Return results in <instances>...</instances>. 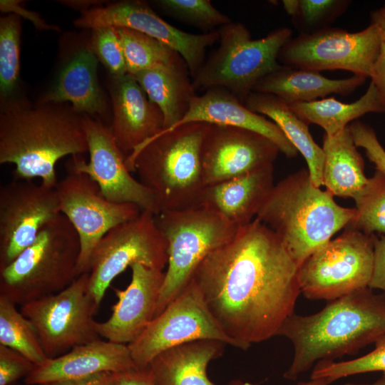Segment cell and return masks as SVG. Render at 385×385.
<instances>
[{
  "label": "cell",
  "instance_id": "cell-34",
  "mask_svg": "<svg viewBox=\"0 0 385 385\" xmlns=\"http://www.w3.org/2000/svg\"><path fill=\"white\" fill-rule=\"evenodd\" d=\"M354 200L357 215L350 229L369 235L385 233V174L376 170Z\"/></svg>",
  "mask_w": 385,
  "mask_h": 385
},
{
  "label": "cell",
  "instance_id": "cell-37",
  "mask_svg": "<svg viewBox=\"0 0 385 385\" xmlns=\"http://www.w3.org/2000/svg\"><path fill=\"white\" fill-rule=\"evenodd\" d=\"M349 0H298L292 21L299 34H310L330 26L349 8Z\"/></svg>",
  "mask_w": 385,
  "mask_h": 385
},
{
  "label": "cell",
  "instance_id": "cell-36",
  "mask_svg": "<svg viewBox=\"0 0 385 385\" xmlns=\"http://www.w3.org/2000/svg\"><path fill=\"white\" fill-rule=\"evenodd\" d=\"M165 13L183 23L209 33L232 21L210 0H158L155 1Z\"/></svg>",
  "mask_w": 385,
  "mask_h": 385
},
{
  "label": "cell",
  "instance_id": "cell-35",
  "mask_svg": "<svg viewBox=\"0 0 385 385\" xmlns=\"http://www.w3.org/2000/svg\"><path fill=\"white\" fill-rule=\"evenodd\" d=\"M373 371L385 374V336L375 342V348L369 353L348 361H320L313 367L310 379H319L328 384L356 375Z\"/></svg>",
  "mask_w": 385,
  "mask_h": 385
},
{
  "label": "cell",
  "instance_id": "cell-42",
  "mask_svg": "<svg viewBox=\"0 0 385 385\" xmlns=\"http://www.w3.org/2000/svg\"><path fill=\"white\" fill-rule=\"evenodd\" d=\"M374 270L369 287L379 289L385 293V236L374 237Z\"/></svg>",
  "mask_w": 385,
  "mask_h": 385
},
{
  "label": "cell",
  "instance_id": "cell-21",
  "mask_svg": "<svg viewBox=\"0 0 385 385\" xmlns=\"http://www.w3.org/2000/svg\"><path fill=\"white\" fill-rule=\"evenodd\" d=\"M138 369L128 345L101 339L76 346L55 358H48L24 379L26 385L76 379L98 373H123Z\"/></svg>",
  "mask_w": 385,
  "mask_h": 385
},
{
  "label": "cell",
  "instance_id": "cell-23",
  "mask_svg": "<svg viewBox=\"0 0 385 385\" xmlns=\"http://www.w3.org/2000/svg\"><path fill=\"white\" fill-rule=\"evenodd\" d=\"M274 185L273 165L203 189L197 206L240 227L256 217Z\"/></svg>",
  "mask_w": 385,
  "mask_h": 385
},
{
  "label": "cell",
  "instance_id": "cell-41",
  "mask_svg": "<svg viewBox=\"0 0 385 385\" xmlns=\"http://www.w3.org/2000/svg\"><path fill=\"white\" fill-rule=\"evenodd\" d=\"M370 24L376 26L380 37L379 54L374 66L371 81L376 87L385 105V6L371 12Z\"/></svg>",
  "mask_w": 385,
  "mask_h": 385
},
{
  "label": "cell",
  "instance_id": "cell-11",
  "mask_svg": "<svg viewBox=\"0 0 385 385\" xmlns=\"http://www.w3.org/2000/svg\"><path fill=\"white\" fill-rule=\"evenodd\" d=\"M99 305L88 290V273L64 289L21 306L36 329L48 358L101 339L93 319Z\"/></svg>",
  "mask_w": 385,
  "mask_h": 385
},
{
  "label": "cell",
  "instance_id": "cell-13",
  "mask_svg": "<svg viewBox=\"0 0 385 385\" xmlns=\"http://www.w3.org/2000/svg\"><path fill=\"white\" fill-rule=\"evenodd\" d=\"M200 339L217 340L237 348L235 342L219 326L199 288L191 279L180 294L128 346L137 369H146L162 351Z\"/></svg>",
  "mask_w": 385,
  "mask_h": 385
},
{
  "label": "cell",
  "instance_id": "cell-43",
  "mask_svg": "<svg viewBox=\"0 0 385 385\" xmlns=\"http://www.w3.org/2000/svg\"><path fill=\"white\" fill-rule=\"evenodd\" d=\"M120 374L106 371L80 379L51 382L42 385H117Z\"/></svg>",
  "mask_w": 385,
  "mask_h": 385
},
{
  "label": "cell",
  "instance_id": "cell-25",
  "mask_svg": "<svg viewBox=\"0 0 385 385\" xmlns=\"http://www.w3.org/2000/svg\"><path fill=\"white\" fill-rule=\"evenodd\" d=\"M225 345L217 340L200 339L162 351L148 367L155 385H216L207 369L222 354Z\"/></svg>",
  "mask_w": 385,
  "mask_h": 385
},
{
  "label": "cell",
  "instance_id": "cell-47",
  "mask_svg": "<svg viewBox=\"0 0 385 385\" xmlns=\"http://www.w3.org/2000/svg\"><path fill=\"white\" fill-rule=\"evenodd\" d=\"M295 385H329V384L322 379H310V380L308 381H299Z\"/></svg>",
  "mask_w": 385,
  "mask_h": 385
},
{
  "label": "cell",
  "instance_id": "cell-33",
  "mask_svg": "<svg viewBox=\"0 0 385 385\" xmlns=\"http://www.w3.org/2000/svg\"><path fill=\"white\" fill-rule=\"evenodd\" d=\"M21 21L15 14L0 19V94L4 105L14 101L20 71Z\"/></svg>",
  "mask_w": 385,
  "mask_h": 385
},
{
  "label": "cell",
  "instance_id": "cell-26",
  "mask_svg": "<svg viewBox=\"0 0 385 385\" xmlns=\"http://www.w3.org/2000/svg\"><path fill=\"white\" fill-rule=\"evenodd\" d=\"M366 80V78L357 75L331 79L318 71L280 65L263 77L253 91L274 94L289 105L314 101L331 93L348 96L361 86Z\"/></svg>",
  "mask_w": 385,
  "mask_h": 385
},
{
  "label": "cell",
  "instance_id": "cell-30",
  "mask_svg": "<svg viewBox=\"0 0 385 385\" xmlns=\"http://www.w3.org/2000/svg\"><path fill=\"white\" fill-rule=\"evenodd\" d=\"M289 106L307 125H319L327 135L339 133L349 123L366 113H385V105L371 81L364 95L351 103H344L330 97L311 102L294 103Z\"/></svg>",
  "mask_w": 385,
  "mask_h": 385
},
{
  "label": "cell",
  "instance_id": "cell-48",
  "mask_svg": "<svg viewBox=\"0 0 385 385\" xmlns=\"http://www.w3.org/2000/svg\"><path fill=\"white\" fill-rule=\"evenodd\" d=\"M343 385H385V374H383L381 378L376 380L375 381L372 383H366V384H344Z\"/></svg>",
  "mask_w": 385,
  "mask_h": 385
},
{
  "label": "cell",
  "instance_id": "cell-14",
  "mask_svg": "<svg viewBox=\"0 0 385 385\" xmlns=\"http://www.w3.org/2000/svg\"><path fill=\"white\" fill-rule=\"evenodd\" d=\"M59 209L77 232L81 245L78 277L88 273L91 254L115 226L137 217L142 210L131 203L109 201L88 175L67 169L56 186Z\"/></svg>",
  "mask_w": 385,
  "mask_h": 385
},
{
  "label": "cell",
  "instance_id": "cell-24",
  "mask_svg": "<svg viewBox=\"0 0 385 385\" xmlns=\"http://www.w3.org/2000/svg\"><path fill=\"white\" fill-rule=\"evenodd\" d=\"M98 58L90 46L76 51L64 63L41 103H70L78 113L102 115L107 100L97 76Z\"/></svg>",
  "mask_w": 385,
  "mask_h": 385
},
{
  "label": "cell",
  "instance_id": "cell-1",
  "mask_svg": "<svg viewBox=\"0 0 385 385\" xmlns=\"http://www.w3.org/2000/svg\"><path fill=\"white\" fill-rule=\"evenodd\" d=\"M299 267L276 234L255 218L210 253L192 279L238 349L278 336L301 293Z\"/></svg>",
  "mask_w": 385,
  "mask_h": 385
},
{
  "label": "cell",
  "instance_id": "cell-3",
  "mask_svg": "<svg viewBox=\"0 0 385 385\" xmlns=\"http://www.w3.org/2000/svg\"><path fill=\"white\" fill-rule=\"evenodd\" d=\"M1 107L0 164L15 165L14 178H38L55 188L57 162L88 152L85 114L68 103L40 102L31 106L13 101Z\"/></svg>",
  "mask_w": 385,
  "mask_h": 385
},
{
  "label": "cell",
  "instance_id": "cell-9",
  "mask_svg": "<svg viewBox=\"0 0 385 385\" xmlns=\"http://www.w3.org/2000/svg\"><path fill=\"white\" fill-rule=\"evenodd\" d=\"M374 237L349 229L314 252L298 269L301 293L309 299L329 302L369 287Z\"/></svg>",
  "mask_w": 385,
  "mask_h": 385
},
{
  "label": "cell",
  "instance_id": "cell-39",
  "mask_svg": "<svg viewBox=\"0 0 385 385\" xmlns=\"http://www.w3.org/2000/svg\"><path fill=\"white\" fill-rule=\"evenodd\" d=\"M349 128L356 146L364 148L368 159L374 164L376 170L385 174V150L379 143L374 129L359 120L353 121L349 125Z\"/></svg>",
  "mask_w": 385,
  "mask_h": 385
},
{
  "label": "cell",
  "instance_id": "cell-2",
  "mask_svg": "<svg viewBox=\"0 0 385 385\" xmlns=\"http://www.w3.org/2000/svg\"><path fill=\"white\" fill-rule=\"evenodd\" d=\"M278 336L293 345L292 361L284 378L294 381L320 361L354 354L385 336V293L359 289L309 315L294 312Z\"/></svg>",
  "mask_w": 385,
  "mask_h": 385
},
{
  "label": "cell",
  "instance_id": "cell-45",
  "mask_svg": "<svg viewBox=\"0 0 385 385\" xmlns=\"http://www.w3.org/2000/svg\"><path fill=\"white\" fill-rule=\"evenodd\" d=\"M117 385H155L149 368L120 373Z\"/></svg>",
  "mask_w": 385,
  "mask_h": 385
},
{
  "label": "cell",
  "instance_id": "cell-19",
  "mask_svg": "<svg viewBox=\"0 0 385 385\" xmlns=\"http://www.w3.org/2000/svg\"><path fill=\"white\" fill-rule=\"evenodd\" d=\"M124 289L114 288L118 300L105 322H96L101 338L123 344L135 340L154 319L164 279L163 270L136 263Z\"/></svg>",
  "mask_w": 385,
  "mask_h": 385
},
{
  "label": "cell",
  "instance_id": "cell-5",
  "mask_svg": "<svg viewBox=\"0 0 385 385\" xmlns=\"http://www.w3.org/2000/svg\"><path fill=\"white\" fill-rule=\"evenodd\" d=\"M209 126L189 123L163 130L127 156L128 169L153 192L159 212L197 205L205 187L201 147Z\"/></svg>",
  "mask_w": 385,
  "mask_h": 385
},
{
  "label": "cell",
  "instance_id": "cell-46",
  "mask_svg": "<svg viewBox=\"0 0 385 385\" xmlns=\"http://www.w3.org/2000/svg\"><path fill=\"white\" fill-rule=\"evenodd\" d=\"M282 4L285 11L292 17L297 9L298 0H283Z\"/></svg>",
  "mask_w": 385,
  "mask_h": 385
},
{
  "label": "cell",
  "instance_id": "cell-7",
  "mask_svg": "<svg viewBox=\"0 0 385 385\" xmlns=\"http://www.w3.org/2000/svg\"><path fill=\"white\" fill-rule=\"evenodd\" d=\"M218 31L220 44L192 78L193 86L196 91L226 88L244 103L255 85L280 66L279 51L292 31L283 26L252 39L243 24L232 21Z\"/></svg>",
  "mask_w": 385,
  "mask_h": 385
},
{
  "label": "cell",
  "instance_id": "cell-22",
  "mask_svg": "<svg viewBox=\"0 0 385 385\" xmlns=\"http://www.w3.org/2000/svg\"><path fill=\"white\" fill-rule=\"evenodd\" d=\"M189 123H205L247 129L272 140L287 158H294L298 153L273 121L250 111L235 94L222 87L211 88L203 94L197 95L183 118L173 127L165 130Z\"/></svg>",
  "mask_w": 385,
  "mask_h": 385
},
{
  "label": "cell",
  "instance_id": "cell-15",
  "mask_svg": "<svg viewBox=\"0 0 385 385\" xmlns=\"http://www.w3.org/2000/svg\"><path fill=\"white\" fill-rule=\"evenodd\" d=\"M74 25L92 30L124 27L148 35L177 51L186 63L192 78L205 61L207 48L220 38L218 29L200 34L180 30L165 21L142 1H121L106 6L91 7L81 11Z\"/></svg>",
  "mask_w": 385,
  "mask_h": 385
},
{
  "label": "cell",
  "instance_id": "cell-8",
  "mask_svg": "<svg viewBox=\"0 0 385 385\" xmlns=\"http://www.w3.org/2000/svg\"><path fill=\"white\" fill-rule=\"evenodd\" d=\"M155 221L167 243L168 263L155 317L185 288L201 262L239 229L199 206L160 212Z\"/></svg>",
  "mask_w": 385,
  "mask_h": 385
},
{
  "label": "cell",
  "instance_id": "cell-31",
  "mask_svg": "<svg viewBox=\"0 0 385 385\" xmlns=\"http://www.w3.org/2000/svg\"><path fill=\"white\" fill-rule=\"evenodd\" d=\"M16 305L0 295V344L16 350L35 364L40 365L48 357L38 332Z\"/></svg>",
  "mask_w": 385,
  "mask_h": 385
},
{
  "label": "cell",
  "instance_id": "cell-18",
  "mask_svg": "<svg viewBox=\"0 0 385 385\" xmlns=\"http://www.w3.org/2000/svg\"><path fill=\"white\" fill-rule=\"evenodd\" d=\"M279 152L274 143L257 133L210 124L201 147L204 183L216 184L273 165Z\"/></svg>",
  "mask_w": 385,
  "mask_h": 385
},
{
  "label": "cell",
  "instance_id": "cell-29",
  "mask_svg": "<svg viewBox=\"0 0 385 385\" xmlns=\"http://www.w3.org/2000/svg\"><path fill=\"white\" fill-rule=\"evenodd\" d=\"M323 185L333 196L354 200L369 183L362 156L357 150L349 125L334 135L324 134Z\"/></svg>",
  "mask_w": 385,
  "mask_h": 385
},
{
  "label": "cell",
  "instance_id": "cell-6",
  "mask_svg": "<svg viewBox=\"0 0 385 385\" xmlns=\"http://www.w3.org/2000/svg\"><path fill=\"white\" fill-rule=\"evenodd\" d=\"M80 250L77 232L59 214L31 245L0 269V295L21 306L64 289L78 277Z\"/></svg>",
  "mask_w": 385,
  "mask_h": 385
},
{
  "label": "cell",
  "instance_id": "cell-16",
  "mask_svg": "<svg viewBox=\"0 0 385 385\" xmlns=\"http://www.w3.org/2000/svg\"><path fill=\"white\" fill-rule=\"evenodd\" d=\"M89 161L72 156L66 168L88 175L109 201L131 203L155 215L159 213L153 192L131 175L126 156L118 146L110 127L98 119L84 115Z\"/></svg>",
  "mask_w": 385,
  "mask_h": 385
},
{
  "label": "cell",
  "instance_id": "cell-32",
  "mask_svg": "<svg viewBox=\"0 0 385 385\" xmlns=\"http://www.w3.org/2000/svg\"><path fill=\"white\" fill-rule=\"evenodd\" d=\"M115 29L123 48L127 72L130 75L184 60L172 48L148 35L128 28Z\"/></svg>",
  "mask_w": 385,
  "mask_h": 385
},
{
  "label": "cell",
  "instance_id": "cell-27",
  "mask_svg": "<svg viewBox=\"0 0 385 385\" xmlns=\"http://www.w3.org/2000/svg\"><path fill=\"white\" fill-rule=\"evenodd\" d=\"M149 99L160 109L164 129L176 125L197 95L184 60L143 70L132 75Z\"/></svg>",
  "mask_w": 385,
  "mask_h": 385
},
{
  "label": "cell",
  "instance_id": "cell-17",
  "mask_svg": "<svg viewBox=\"0 0 385 385\" xmlns=\"http://www.w3.org/2000/svg\"><path fill=\"white\" fill-rule=\"evenodd\" d=\"M61 214L55 188L14 178L0 189V269L12 262Z\"/></svg>",
  "mask_w": 385,
  "mask_h": 385
},
{
  "label": "cell",
  "instance_id": "cell-20",
  "mask_svg": "<svg viewBox=\"0 0 385 385\" xmlns=\"http://www.w3.org/2000/svg\"><path fill=\"white\" fill-rule=\"evenodd\" d=\"M109 90L113 111L110 128L127 157L164 129L163 115L129 73L111 76Z\"/></svg>",
  "mask_w": 385,
  "mask_h": 385
},
{
  "label": "cell",
  "instance_id": "cell-10",
  "mask_svg": "<svg viewBox=\"0 0 385 385\" xmlns=\"http://www.w3.org/2000/svg\"><path fill=\"white\" fill-rule=\"evenodd\" d=\"M136 263L161 270L168 263L165 239L155 215L148 210L112 228L94 248L88 272V290L98 305L113 279Z\"/></svg>",
  "mask_w": 385,
  "mask_h": 385
},
{
  "label": "cell",
  "instance_id": "cell-4",
  "mask_svg": "<svg viewBox=\"0 0 385 385\" xmlns=\"http://www.w3.org/2000/svg\"><path fill=\"white\" fill-rule=\"evenodd\" d=\"M356 215V208L339 205L316 187L302 169L273 187L255 218L276 234L299 267Z\"/></svg>",
  "mask_w": 385,
  "mask_h": 385
},
{
  "label": "cell",
  "instance_id": "cell-38",
  "mask_svg": "<svg viewBox=\"0 0 385 385\" xmlns=\"http://www.w3.org/2000/svg\"><path fill=\"white\" fill-rule=\"evenodd\" d=\"M89 46L111 76L128 73L123 48L115 27L93 30Z\"/></svg>",
  "mask_w": 385,
  "mask_h": 385
},
{
  "label": "cell",
  "instance_id": "cell-49",
  "mask_svg": "<svg viewBox=\"0 0 385 385\" xmlns=\"http://www.w3.org/2000/svg\"><path fill=\"white\" fill-rule=\"evenodd\" d=\"M229 385H253L249 382H246V381H240V380H234V381H232Z\"/></svg>",
  "mask_w": 385,
  "mask_h": 385
},
{
  "label": "cell",
  "instance_id": "cell-28",
  "mask_svg": "<svg viewBox=\"0 0 385 385\" xmlns=\"http://www.w3.org/2000/svg\"><path fill=\"white\" fill-rule=\"evenodd\" d=\"M244 105L250 111L268 117L282 131L289 141L304 158L313 184L323 185L324 153L312 137L308 125L279 97L266 93L252 92Z\"/></svg>",
  "mask_w": 385,
  "mask_h": 385
},
{
  "label": "cell",
  "instance_id": "cell-12",
  "mask_svg": "<svg viewBox=\"0 0 385 385\" xmlns=\"http://www.w3.org/2000/svg\"><path fill=\"white\" fill-rule=\"evenodd\" d=\"M379 46V34L372 24L357 32L329 26L292 37L279 50L277 61L298 69H339L371 78Z\"/></svg>",
  "mask_w": 385,
  "mask_h": 385
},
{
  "label": "cell",
  "instance_id": "cell-50",
  "mask_svg": "<svg viewBox=\"0 0 385 385\" xmlns=\"http://www.w3.org/2000/svg\"><path fill=\"white\" fill-rule=\"evenodd\" d=\"M13 385H16V384H13Z\"/></svg>",
  "mask_w": 385,
  "mask_h": 385
},
{
  "label": "cell",
  "instance_id": "cell-44",
  "mask_svg": "<svg viewBox=\"0 0 385 385\" xmlns=\"http://www.w3.org/2000/svg\"><path fill=\"white\" fill-rule=\"evenodd\" d=\"M0 8L1 11H11L16 15L22 16L24 18L29 19L33 22V24L36 26V28L40 29H53L58 30V29L53 25L47 24L39 16L33 11H28L20 6L19 1H6L1 0L0 1Z\"/></svg>",
  "mask_w": 385,
  "mask_h": 385
},
{
  "label": "cell",
  "instance_id": "cell-40",
  "mask_svg": "<svg viewBox=\"0 0 385 385\" xmlns=\"http://www.w3.org/2000/svg\"><path fill=\"white\" fill-rule=\"evenodd\" d=\"M36 364L8 346L0 344V385H13L27 377Z\"/></svg>",
  "mask_w": 385,
  "mask_h": 385
}]
</instances>
